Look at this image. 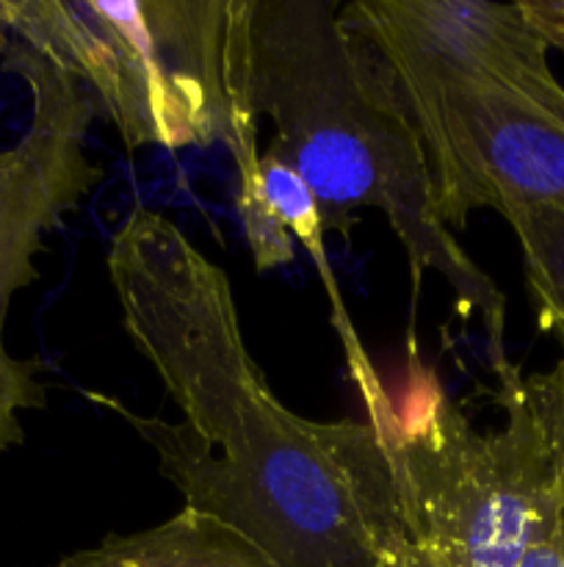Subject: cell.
<instances>
[{"label": "cell", "instance_id": "cell-1", "mask_svg": "<svg viewBox=\"0 0 564 567\" xmlns=\"http://www.w3.org/2000/svg\"><path fill=\"white\" fill-rule=\"evenodd\" d=\"M105 266L122 327L182 421L88 396L149 443L182 509L241 535L274 567H390L398 509L387 432L291 413L249 354L221 266L166 216L133 208Z\"/></svg>", "mask_w": 564, "mask_h": 567}, {"label": "cell", "instance_id": "cell-2", "mask_svg": "<svg viewBox=\"0 0 564 567\" xmlns=\"http://www.w3.org/2000/svg\"><path fill=\"white\" fill-rule=\"evenodd\" d=\"M247 94L274 122L265 150L291 164L318 203L324 230L348 236L359 208L387 216L418 286L435 271L462 316H479L490 360L506 358V297L435 208L418 127L379 55L332 0H249Z\"/></svg>", "mask_w": 564, "mask_h": 567}, {"label": "cell", "instance_id": "cell-3", "mask_svg": "<svg viewBox=\"0 0 564 567\" xmlns=\"http://www.w3.org/2000/svg\"><path fill=\"white\" fill-rule=\"evenodd\" d=\"M25 48L75 78L130 150L224 144L260 181L249 0H0Z\"/></svg>", "mask_w": 564, "mask_h": 567}, {"label": "cell", "instance_id": "cell-4", "mask_svg": "<svg viewBox=\"0 0 564 567\" xmlns=\"http://www.w3.org/2000/svg\"><path fill=\"white\" fill-rule=\"evenodd\" d=\"M503 426L473 430L446 399L387 430L398 509L390 567H518L564 493V358L492 363Z\"/></svg>", "mask_w": 564, "mask_h": 567}, {"label": "cell", "instance_id": "cell-5", "mask_svg": "<svg viewBox=\"0 0 564 567\" xmlns=\"http://www.w3.org/2000/svg\"><path fill=\"white\" fill-rule=\"evenodd\" d=\"M6 66L31 86L33 114L20 142L0 150V457L25 437L20 415L44 404L42 365L6 349L9 305L36 280L33 258L44 233L59 227L103 177L86 155L94 120L86 89L25 44H9Z\"/></svg>", "mask_w": 564, "mask_h": 567}, {"label": "cell", "instance_id": "cell-6", "mask_svg": "<svg viewBox=\"0 0 564 567\" xmlns=\"http://www.w3.org/2000/svg\"><path fill=\"white\" fill-rule=\"evenodd\" d=\"M260 177H263V188L271 208L280 214L282 225L291 230V236L302 244L304 252L313 260L315 271H318L321 282H324L326 297H330L332 305V327H335L343 352H346L348 377H352L354 388H357L365 410H368V424H374L379 432H387L398 421L396 410H393L390 399H387L385 388L379 382V374H376L374 363H370L368 352H365L363 341H359L357 327H354L352 316H348V308L343 305V293L330 269L326 230L324 221H321L318 203H315L307 183L296 175V169L282 158H276L274 153H269V150L260 155Z\"/></svg>", "mask_w": 564, "mask_h": 567}, {"label": "cell", "instance_id": "cell-7", "mask_svg": "<svg viewBox=\"0 0 564 567\" xmlns=\"http://www.w3.org/2000/svg\"><path fill=\"white\" fill-rule=\"evenodd\" d=\"M55 567H274V563L227 526L180 509L153 529L108 535L100 546L72 554Z\"/></svg>", "mask_w": 564, "mask_h": 567}, {"label": "cell", "instance_id": "cell-8", "mask_svg": "<svg viewBox=\"0 0 564 567\" xmlns=\"http://www.w3.org/2000/svg\"><path fill=\"white\" fill-rule=\"evenodd\" d=\"M498 214L518 236L536 324L564 347V208L514 203Z\"/></svg>", "mask_w": 564, "mask_h": 567}, {"label": "cell", "instance_id": "cell-9", "mask_svg": "<svg viewBox=\"0 0 564 567\" xmlns=\"http://www.w3.org/2000/svg\"><path fill=\"white\" fill-rule=\"evenodd\" d=\"M236 205L254 266L265 271L291 264L296 238L282 225L280 214L271 208L269 197H265L263 177L258 183H252V186H238Z\"/></svg>", "mask_w": 564, "mask_h": 567}, {"label": "cell", "instance_id": "cell-10", "mask_svg": "<svg viewBox=\"0 0 564 567\" xmlns=\"http://www.w3.org/2000/svg\"><path fill=\"white\" fill-rule=\"evenodd\" d=\"M518 567H564V493Z\"/></svg>", "mask_w": 564, "mask_h": 567}, {"label": "cell", "instance_id": "cell-11", "mask_svg": "<svg viewBox=\"0 0 564 567\" xmlns=\"http://www.w3.org/2000/svg\"><path fill=\"white\" fill-rule=\"evenodd\" d=\"M520 9L547 48L564 50V0H525Z\"/></svg>", "mask_w": 564, "mask_h": 567}, {"label": "cell", "instance_id": "cell-12", "mask_svg": "<svg viewBox=\"0 0 564 567\" xmlns=\"http://www.w3.org/2000/svg\"><path fill=\"white\" fill-rule=\"evenodd\" d=\"M9 25H6V17H3V9H0V55L6 53V48H9Z\"/></svg>", "mask_w": 564, "mask_h": 567}]
</instances>
